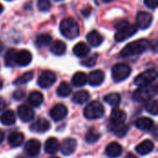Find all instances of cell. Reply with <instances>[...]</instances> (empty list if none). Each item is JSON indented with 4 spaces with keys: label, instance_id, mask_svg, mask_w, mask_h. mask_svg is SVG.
I'll use <instances>...</instances> for the list:
<instances>
[{
    "label": "cell",
    "instance_id": "obj_1",
    "mask_svg": "<svg viewBox=\"0 0 158 158\" xmlns=\"http://www.w3.org/2000/svg\"><path fill=\"white\" fill-rule=\"evenodd\" d=\"M150 47V42L146 39H139L137 41L128 44L121 51L120 56L123 57L137 56L143 54Z\"/></svg>",
    "mask_w": 158,
    "mask_h": 158
},
{
    "label": "cell",
    "instance_id": "obj_2",
    "mask_svg": "<svg viewBox=\"0 0 158 158\" xmlns=\"http://www.w3.org/2000/svg\"><path fill=\"white\" fill-rule=\"evenodd\" d=\"M117 31L115 40L117 42H123L137 32L138 27L134 24H130L127 20H122L116 25Z\"/></svg>",
    "mask_w": 158,
    "mask_h": 158
},
{
    "label": "cell",
    "instance_id": "obj_3",
    "mask_svg": "<svg viewBox=\"0 0 158 158\" xmlns=\"http://www.w3.org/2000/svg\"><path fill=\"white\" fill-rule=\"evenodd\" d=\"M60 31L67 39H74L80 34L78 22L72 18H66L60 23Z\"/></svg>",
    "mask_w": 158,
    "mask_h": 158
},
{
    "label": "cell",
    "instance_id": "obj_4",
    "mask_svg": "<svg viewBox=\"0 0 158 158\" xmlns=\"http://www.w3.org/2000/svg\"><path fill=\"white\" fill-rule=\"evenodd\" d=\"M105 113V108L103 105L98 101H93L86 106L83 114L88 119H97L103 117Z\"/></svg>",
    "mask_w": 158,
    "mask_h": 158
},
{
    "label": "cell",
    "instance_id": "obj_5",
    "mask_svg": "<svg viewBox=\"0 0 158 158\" xmlns=\"http://www.w3.org/2000/svg\"><path fill=\"white\" fill-rule=\"evenodd\" d=\"M156 94V86H141L133 93V99L137 102H146Z\"/></svg>",
    "mask_w": 158,
    "mask_h": 158
},
{
    "label": "cell",
    "instance_id": "obj_6",
    "mask_svg": "<svg viewBox=\"0 0 158 158\" xmlns=\"http://www.w3.org/2000/svg\"><path fill=\"white\" fill-rule=\"evenodd\" d=\"M131 72V69L125 63H118L112 69V78L115 81L119 82L126 80Z\"/></svg>",
    "mask_w": 158,
    "mask_h": 158
},
{
    "label": "cell",
    "instance_id": "obj_7",
    "mask_svg": "<svg viewBox=\"0 0 158 158\" xmlns=\"http://www.w3.org/2000/svg\"><path fill=\"white\" fill-rule=\"evenodd\" d=\"M157 78V72L156 69H147L145 71H143V73L139 74L135 80H134V83L138 86H146V85H150L153 81H155Z\"/></svg>",
    "mask_w": 158,
    "mask_h": 158
},
{
    "label": "cell",
    "instance_id": "obj_8",
    "mask_svg": "<svg viewBox=\"0 0 158 158\" xmlns=\"http://www.w3.org/2000/svg\"><path fill=\"white\" fill-rule=\"evenodd\" d=\"M126 118H127V115L123 110L115 108L112 111L110 118H109V124H110L111 129L116 131L118 128H120L121 126H123Z\"/></svg>",
    "mask_w": 158,
    "mask_h": 158
},
{
    "label": "cell",
    "instance_id": "obj_9",
    "mask_svg": "<svg viewBox=\"0 0 158 158\" xmlns=\"http://www.w3.org/2000/svg\"><path fill=\"white\" fill-rule=\"evenodd\" d=\"M56 81V75L51 70H45L40 75L38 79V84L42 88H48L52 86Z\"/></svg>",
    "mask_w": 158,
    "mask_h": 158
},
{
    "label": "cell",
    "instance_id": "obj_10",
    "mask_svg": "<svg viewBox=\"0 0 158 158\" xmlns=\"http://www.w3.org/2000/svg\"><path fill=\"white\" fill-rule=\"evenodd\" d=\"M152 20H153V16L148 12L142 11V12H139L138 15L136 16L137 27H139L143 30L149 28L152 23Z\"/></svg>",
    "mask_w": 158,
    "mask_h": 158
},
{
    "label": "cell",
    "instance_id": "obj_11",
    "mask_svg": "<svg viewBox=\"0 0 158 158\" xmlns=\"http://www.w3.org/2000/svg\"><path fill=\"white\" fill-rule=\"evenodd\" d=\"M25 152L27 153V155L31 157H35L39 155L40 150H41V143L39 141L35 140V139H31L30 141H28L25 144V148H24Z\"/></svg>",
    "mask_w": 158,
    "mask_h": 158
},
{
    "label": "cell",
    "instance_id": "obj_12",
    "mask_svg": "<svg viewBox=\"0 0 158 158\" xmlns=\"http://www.w3.org/2000/svg\"><path fill=\"white\" fill-rule=\"evenodd\" d=\"M68 114V109L67 107L62 105V104H57L55 106L52 107L50 111V116L55 121H59L62 120Z\"/></svg>",
    "mask_w": 158,
    "mask_h": 158
},
{
    "label": "cell",
    "instance_id": "obj_13",
    "mask_svg": "<svg viewBox=\"0 0 158 158\" xmlns=\"http://www.w3.org/2000/svg\"><path fill=\"white\" fill-rule=\"evenodd\" d=\"M18 116L22 121L29 122V121L32 120V118L34 117V111L32 110L31 107H30L26 105H21L18 108Z\"/></svg>",
    "mask_w": 158,
    "mask_h": 158
},
{
    "label": "cell",
    "instance_id": "obj_14",
    "mask_svg": "<svg viewBox=\"0 0 158 158\" xmlns=\"http://www.w3.org/2000/svg\"><path fill=\"white\" fill-rule=\"evenodd\" d=\"M32 56L28 50H20L16 54V64L20 67L28 66L31 62Z\"/></svg>",
    "mask_w": 158,
    "mask_h": 158
},
{
    "label": "cell",
    "instance_id": "obj_15",
    "mask_svg": "<svg viewBox=\"0 0 158 158\" xmlns=\"http://www.w3.org/2000/svg\"><path fill=\"white\" fill-rule=\"evenodd\" d=\"M104 80H105V73L99 69L92 71L87 77V81L92 86H99L100 84L103 83Z\"/></svg>",
    "mask_w": 158,
    "mask_h": 158
},
{
    "label": "cell",
    "instance_id": "obj_16",
    "mask_svg": "<svg viewBox=\"0 0 158 158\" xmlns=\"http://www.w3.org/2000/svg\"><path fill=\"white\" fill-rule=\"evenodd\" d=\"M76 146H77V142L76 140L72 139V138H68V139H65L62 143H61V146H60V149H61V153L65 156H69L71 154L74 153L75 149H76Z\"/></svg>",
    "mask_w": 158,
    "mask_h": 158
},
{
    "label": "cell",
    "instance_id": "obj_17",
    "mask_svg": "<svg viewBox=\"0 0 158 158\" xmlns=\"http://www.w3.org/2000/svg\"><path fill=\"white\" fill-rule=\"evenodd\" d=\"M30 129L35 132H45L50 129V123L45 118H40L30 126Z\"/></svg>",
    "mask_w": 158,
    "mask_h": 158
},
{
    "label": "cell",
    "instance_id": "obj_18",
    "mask_svg": "<svg viewBox=\"0 0 158 158\" xmlns=\"http://www.w3.org/2000/svg\"><path fill=\"white\" fill-rule=\"evenodd\" d=\"M106 154L111 158L118 157L122 154V146L118 143H111L106 148Z\"/></svg>",
    "mask_w": 158,
    "mask_h": 158
},
{
    "label": "cell",
    "instance_id": "obj_19",
    "mask_svg": "<svg viewBox=\"0 0 158 158\" xmlns=\"http://www.w3.org/2000/svg\"><path fill=\"white\" fill-rule=\"evenodd\" d=\"M87 41L90 45L96 47L103 43L104 38L97 31H92L87 34Z\"/></svg>",
    "mask_w": 158,
    "mask_h": 158
},
{
    "label": "cell",
    "instance_id": "obj_20",
    "mask_svg": "<svg viewBox=\"0 0 158 158\" xmlns=\"http://www.w3.org/2000/svg\"><path fill=\"white\" fill-rule=\"evenodd\" d=\"M67 50V45L64 42L56 40L53 42L50 45V51L56 56H62Z\"/></svg>",
    "mask_w": 158,
    "mask_h": 158
},
{
    "label": "cell",
    "instance_id": "obj_21",
    "mask_svg": "<svg viewBox=\"0 0 158 158\" xmlns=\"http://www.w3.org/2000/svg\"><path fill=\"white\" fill-rule=\"evenodd\" d=\"M59 147H60V143L58 140L54 137H51L45 142L44 150L46 153L53 155V154H56L59 150Z\"/></svg>",
    "mask_w": 158,
    "mask_h": 158
},
{
    "label": "cell",
    "instance_id": "obj_22",
    "mask_svg": "<svg viewBox=\"0 0 158 158\" xmlns=\"http://www.w3.org/2000/svg\"><path fill=\"white\" fill-rule=\"evenodd\" d=\"M154 143L152 141L150 140H145L143 142H142L140 144L137 145L136 147V151L142 155V156H144V155H148L149 153H151L153 150H154Z\"/></svg>",
    "mask_w": 158,
    "mask_h": 158
},
{
    "label": "cell",
    "instance_id": "obj_23",
    "mask_svg": "<svg viewBox=\"0 0 158 158\" xmlns=\"http://www.w3.org/2000/svg\"><path fill=\"white\" fill-rule=\"evenodd\" d=\"M90 52V47L88 44H86L83 42L78 43L74 47H73V53L76 56L78 57H85Z\"/></svg>",
    "mask_w": 158,
    "mask_h": 158
},
{
    "label": "cell",
    "instance_id": "obj_24",
    "mask_svg": "<svg viewBox=\"0 0 158 158\" xmlns=\"http://www.w3.org/2000/svg\"><path fill=\"white\" fill-rule=\"evenodd\" d=\"M135 126L142 131H148L151 130L154 126V121L146 117L143 118H139L136 121H135Z\"/></svg>",
    "mask_w": 158,
    "mask_h": 158
},
{
    "label": "cell",
    "instance_id": "obj_25",
    "mask_svg": "<svg viewBox=\"0 0 158 158\" xmlns=\"http://www.w3.org/2000/svg\"><path fill=\"white\" fill-rule=\"evenodd\" d=\"M43 101H44V95L40 92H37V91H34V92L31 93V94L28 97L29 104L31 106H34V107H37V106H41Z\"/></svg>",
    "mask_w": 158,
    "mask_h": 158
},
{
    "label": "cell",
    "instance_id": "obj_26",
    "mask_svg": "<svg viewBox=\"0 0 158 158\" xmlns=\"http://www.w3.org/2000/svg\"><path fill=\"white\" fill-rule=\"evenodd\" d=\"M16 121L15 114L12 110H6L0 116V122L6 126L13 125Z\"/></svg>",
    "mask_w": 158,
    "mask_h": 158
},
{
    "label": "cell",
    "instance_id": "obj_27",
    "mask_svg": "<svg viewBox=\"0 0 158 158\" xmlns=\"http://www.w3.org/2000/svg\"><path fill=\"white\" fill-rule=\"evenodd\" d=\"M71 82L75 87H81L87 82V75L81 71L76 72L71 79Z\"/></svg>",
    "mask_w": 158,
    "mask_h": 158
},
{
    "label": "cell",
    "instance_id": "obj_28",
    "mask_svg": "<svg viewBox=\"0 0 158 158\" xmlns=\"http://www.w3.org/2000/svg\"><path fill=\"white\" fill-rule=\"evenodd\" d=\"M23 141H24V136L21 132H19V131L12 132L8 137V143L13 147L19 146L23 143Z\"/></svg>",
    "mask_w": 158,
    "mask_h": 158
},
{
    "label": "cell",
    "instance_id": "obj_29",
    "mask_svg": "<svg viewBox=\"0 0 158 158\" xmlns=\"http://www.w3.org/2000/svg\"><path fill=\"white\" fill-rule=\"evenodd\" d=\"M51 42H52V37L50 34H47V33L39 34L35 39V44L37 47L47 46L51 44Z\"/></svg>",
    "mask_w": 158,
    "mask_h": 158
},
{
    "label": "cell",
    "instance_id": "obj_30",
    "mask_svg": "<svg viewBox=\"0 0 158 158\" xmlns=\"http://www.w3.org/2000/svg\"><path fill=\"white\" fill-rule=\"evenodd\" d=\"M90 98V94L87 91H79L77 93L74 94V95L72 96V101L76 104H84L85 102H87Z\"/></svg>",
    "mask_w": 158,
    "mask_h": 158
},
{
    "label": "cell",
    "instance_id": "obj_31",
    "mask_svg": "<svg viewBox=\"0 0 158 158\" xmlns=\"http://www.w3.org/2000/svg\"><path fill=\"white\" fill-rule=\"evenodd\" d=\"M56 94L60 97H67V96H69L71 94V87H70V85L68 82H66V81L61 82L59 84V86L57 87V89H56Z\"/></svg>",
    "mask_w": 158,
    "mask_h": 158
},
{
    "label": "cell",
    "instance_id": "obj_32",
    "mask_svg": "<svg viewBox=\"0 0 158 158\" xmlns=\"http://www.w3.org/2000/svg\"><path fill=\"white\" fill-rule=\"evenodd\" d=\"M105 102L107 103L108 105L112 106H118V104L120 103V95L117 93H112V94H108L105 96L104 98Z\"/></svg>",
    "mask_w": 158,
    "mask_h": 158
},
{
    "label": "cell",
    "instance_id": "obj_33",
    "mask_svg": "<svg viewBox=\"0 0 158 158\" xmlns=\"http://www.w3.org/2000/svg\"><path fill=\"white\" fill-rule=\"evenodd\" d=\"M16 50L15 49H9L6 56H5V63L7 67H14L16 66Z\"/></svg>",
    "mask_w": 158,
    "mask_h": 158
},
{
    "label": "cell",
    "instance_id": "obj_34",
    "mask_svg": "<svg viewBox=\"0 0 158 158\" xmlns=\"http://www.w3.org/2000/svg\"><path fill=\"white\" fill-rule=\"evenodd\" d=\"M99 138H100V133L95 129H90L85 135V141L89 143H94L97 142Z\"/></svg>",
    "mask_w": 158,
    "mask_h": 158
},
{
    "label": "cell",
    "instance_id": "obj_35",
    "mask_svg": "<svg viewBox=\"0 0 158 158\" xmlns=\"http://www.w3.org/2000/svg\"><path fill=\"white\" fill-rule=\"evenodd\" d=\"M32 78H33V72H31V71L25 72V73L22 74L20 77H19L17 80H15L14 84H24V83H27V82H29Z\"/></svg>",
    "mask_w": 158,
    "mask_h": 158
},
{
    "label": "cell",
    "instance_id": "obj_36",
    "mask_svg": "<svg viewBox=\"0 0 158 158\" xmlns=\"http://www.w3.org/2000/svg\"><path fill=\"white\" fill-rule=\"evenodd\" d=\"M145 110L150 113L151 115L156 116L158 113V106L157 101L156 100H151L147 103V105L145 106Z\"/></svg>",
    "mask_w": 158,
    "mask_h": 158
},
{
    "label": "cell",
    "instance_id": "obj_37",
    "mask_svg": "<svg viewBox=\"0 0 158 158\" xmlns=\"http://www.w3.org/2000/svg\"><path fill=\"white\" fill-rule=\"evenodd\" d=\"M97 56H97L96 54H94V55H93V56H89L88 58H86V59L82 60V61L81 62V65H83V66H85V67H87V68L93 67V66H94V65L96 64Z\"/></svg>",
    "mask_w": 158,
    "mask_h": 158
},
{
    "label": "cell",
    "instance_id": "obj_38",
    "mask_svg": "<svg viewBox=\"0 0 158 158\" xmlns=\"http://www.w3.org/2000/svg\"><path fill=\"white\" fill-rule=\"evenodd\" d=\"M38 8L41 11H48L51 7L50 0H38Z\"/></svg>",
    "mask_w": 158,
    "mask_h": 158
},
{
    "label": "cell",
    "instance_id": "obj_39",
    "mask_svg": "<svg viewBox=\"0 0 158 158\" xmlns=\"http://www.w3.org/2000/svg\"><path fill=\"white\" fill-rule=\"evenodd\" d=\"M24 96H25V92H24L23 90L19 89V90H17V91H15V92L13 93V98L16 99V100H20V99H22Z\"/></svg>",
    "mask_w": 158,
    "mask_h": 158
},
{
    "label": "cell",
    "instance_id": "obj_40",
    "mask_svg": "<svg viewBox=\"0 0 158 158\" xmlns=\"http://www.w3.org/2000/svg\"><path fill=\"white\" fill-rule=\"evenodd\" d=\"M158 0H144V4L146 6H148L149 8L155 9L157 6Z\"/></svg>",
    "mask_w": 158,
    "mask_h": 158
},
{
    "label": "cell",
    "instance_id": "obj_41",
    "mask_svg": "<svg viewBox=\"0 0 158 158\" xmlns=\"http://www.w3.org/2000/svg\"><path fill=\"white\" fill-rule=\"evenodd\" d=\"M128 131V128L126 126H121L120 128H118V130H116V134L118 137H123Z\"/></svg>",
    "mask_w": 158,
    "mask_h": 158
},
{
    "label": "cell",
    "instance_id": "obj_42",
    "mask_svg": "<svg viewBox=\"0 0 158 158\" xmlns=\"http://www.w3.org/2000/svg\"><path fill=\"white\" fill-rule=\"evenodd\" d=\"M6 102L4 98L0 97V111H2L4 108H6Z\"/></svg>",
    "mask_w": 158,
    "mask_h": 158
},
{
    "label": "cell",
    "instance_id": "obj_43",
    "mask_svg": "<svg viewBox=\"0 0 158 158\" xmlns=\"http://www.w3.org/2000/svg\"><path fill=\"white\" fill-rule=\"evenodd\" d=\"M125 158H138V157H137L136 156H134L133 154H128Z\"/></svg>",
    "mask_w": 158,
    "mask_h": 158
},
{
    "label": "cell",
    "instance_id": "obj_44",
    "mask_svg": "<svg viewBox=\"0 0 158 158\" xmlns=\"http://www.w3.org/2000/svg\"><path fill=\"white\" fill-rule=\"evenodd\" d=\"M3 140H4V133L0 131V143L3 142Z\"/></svg>",
    "mask_w": 158,
    "mask_h": 158
},
{
    "label": "cell",
    "instance_id": "obj_45",
    "mask_svg": "<svg viewBox=\"0 0 158 158\" xmlns=\"http://www.w3.org/2000/svg\"><path fill=\"white\" fill-rule=\"evenodd\" d=\"M4 10V6H2V4L0 3V13H2V11Z\"/></svg>",
    "mask_w": 158,
    "mask_h": 158
},
{
    "label": "cell",
    "instance_id": "obj_46",
    "mask_svg": "<svg viewBox=\"0 0 158 158\" xmlns=\"http://www.w3.org/2000/svg\"><path fill=\"white\" fill-rule=\"evenodd\" d=\"M3 48H4V45H3V44H1V43H0V53L2 52Z\"/></svg>",
    "mask_w": 158,
    "mask_h": 158
},
{
    "label": "cell",
    "instance_id": "obj_47",
    "mask_svg": "<svg viewBox=\"0 0 158 158\" xmlns=\"http://www.w3.org/2000/svg\"><path fill=\"white\" fill-rule=\"evenodd\" d=\"M2 86H3V81H2V80L0 79V89L2 88Z\"/></svg>",
    "mask_w": 158,
    "mask_h": 158
},
{
    "label": "cell",
    "instance_id": "obj_48",
    "mask_svg": "<svg viewBox=\"0 0 158 158\" xmlns=\"http://www.w3.org/2000/svg\"><path fill=\"white\" fill-rule=\"evenodd\" d=\"M103 2H105V3H108V2H111V1H113V0H102Z\"/></svg>",
    "mask_w": 158,
    "mask_h": 158
},
{
    "label": "cell",
    "instance_id": "obj_49",
    "mask_svg": "<svg viewBox=\"0 0 158 158\" xmlns=\"http://www.w3.org/2000/svg\"><path fill=\"white\" fill-rule=\"evenodd\" d=\"M56 1H61V0H56Z\"/></svg>",
    "mask_w": 158,
    "mask_h": 158
},
{
    "label": "cell",
    "instance_id": "obj_50",
    "mask_svg": "<svg viewBox=\"0 0 158 158\" xmlns=\"http://www.w3.org/2000/svg\"><path fill=\"white\" fill-rule=\"evenodd\" d=\"M51 158H59V157H51Z\"/></svg>",
    "mask_w": 158,
    "mask_h": 158
},
{
    "label": "cell",
    "instance_id": "obj_51",
    "mask_svg": "<svg viewBox=\"0 0 158 158\" xmlns=\"http://www.w3.org/2000/svg\"><path fill=\"white\" fill-rule=\"evenodd\" d=\"M7 1H10V0H7Z\"/></svg>",
    "mask_w": 158,
    "mask_h": 158
}]
</instances>
